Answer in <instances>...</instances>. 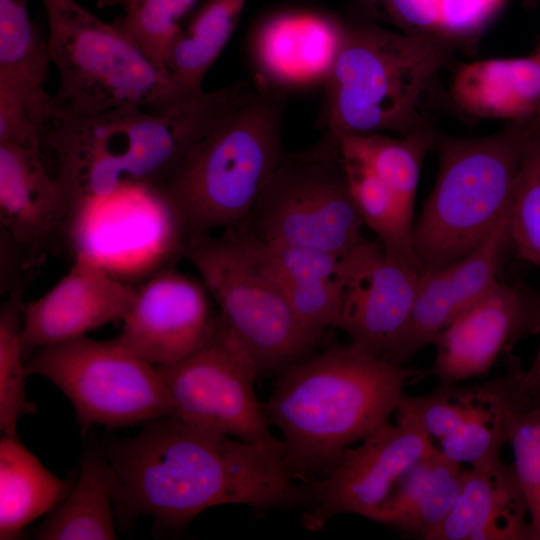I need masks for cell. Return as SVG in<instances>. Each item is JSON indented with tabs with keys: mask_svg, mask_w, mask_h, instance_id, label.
<instances>
[{
	"mask_svg": "<svg viewBox=\"0 0 540 540\" xmlns=\"http://www.w3.org/2000/svg\"><path fill=\"white\" fill-rule=\"evenodd\" d=\"M263 273L281 292L313 340L319 342L329 327L335 328L342 307V288L336 277L329 280H293Z\"/></svg>",
	"mask_w": 540,
	"mask_h": 540,
	"instance_id": "836d02e7",
	"label": "cell"
},
{
	"mask_svg": "<svg viewBox=\"0 0 540 540\" xmlns=\"http://www.w3.org/2000/svg\"><path fill=\"white\" fill-rule=\"evenodd\" d=\"M336 136L287 153L248 219L240 225L255 237L301 245L343 257L363 238Z\"/></svg>",
	"mask_w": 540,
	"mask_h": 540,
	"instance_id": "ba28073f",
	"label": "cell"
},
{
	"mask_svg": "<svg viewBox=\"0 0 540 540\" xmlns=\"http://www.w3.org/2000/svg\"><path fill=\"white\" fill-rule=\"evenodd\" d=\"M525 370L518 364L487 382L438 385L420 396L404 394L397 410L413 417L449 459L470 466L500 459L513 414L530 407Z\"/></svg>",
	"mask_w": 540,
	"mask_h": 540,
	"instance_id": "4fadbf2b",
	"label": "cell"
},
{
	"mask_svg": "<svg viewBox=\"0 0 540 540\" xmlns=\"http://www.w3.org/2000/svg\"><path fill=\"white\" fill-rule=\"evenodd\" d=\"M535 53L538 56V58L540 59V45L538 46ZM537 120L540 122V109H539V112H538V115H537Z\"/></svg>",
	"mask_w": 540,
	"mask_h": 540,
	"instance_id": "74e56055",
	"label": "cell"
},
{
	"mask_svg": "<svg viewBox=\"0 0 540 540\" xmlns=\"http://www.w3.org/2000/svg\"><path fill=\"white\" fill-rule=\"evenodd\" d=\"M464 468L434 448L418 460L370 520L432 540L449 515Z\"/></svg>",
	"mask_w": 540,
	"mask_h": 540,
	"instance_id": "cb8c5ba5",
	"label": "cell"
},
{
	"mask_svg": "<svg viewBox=\"0 0 540 540\" xmlns=\"http://www.w3.org/2000/svg\"><path fill=\"white\" fill-rule=\"evenodd\" d=\"M102 450L116 475L121 530L145 514L156 527L179 528L219 505L268 510L307 498L281 457L175 415L147 421L135 436L110 439Z\"/></svg>",
	"mask_w": 540,
	"mask_h": 540,
	"instance_id": "6da1fadb",
	"label": "cell"
},
{
	"mask_svg": "<svg viewBox=\"0 0 540 540\" xmlns=\"http://www.w3.org/2000/svg\"><path fill=\"white\" fill-rule=\"evenodd\" d=\"M508 222L509 217L468 254L421 273L410 316L388 355L389 362L404 365L433 345L442 330L497 281L509 243Z\"/></svg>",
	"mask_w": 540,
	"mask_h": 540,
	"instance_id": "d6986e66",
	"label": "cell"
},
{
	"mask_svg": "<svg viewBox=\"0 0 540 540\" xmlns=\"http://www.w3.org/2000/svg\"><path fill=\"white\" fill-rule=\"evenodd\" d=\"M254 81L249 100L196 144L167 179L147 190L186 236L242 225L286 154L287 92Z\"/></svg>",
	"mask_w": 540,
	"mask_h": 540,
	"instance_id": "277c9868",
	"label": "cell"
},
{
	"mask_svg": "<svg viewBox=\"0 0 540 540\" xmlns=\"http://www.w3.org/2000/svg\"><path fill=\"white\" fill-rule=\"evenodd\" d=\"M48 48L59 75L57 116H88L123 106L159 113L188 95L114 22L75 0H41ZM55 117V118H56Z\"/></svg>",
	"mask_w": 540,
	"mask_h": 540,
	"instance_id": "52a82bcc",
	"label": "cell"
},
{
	"mask_svg": "<svg viewBox=\"0 0 540 540\" xmlns=\"http://www.w3.org/2000/svg\"><path fill=\"white\" fill-rule=\"evenodd\" d=\"M508 443L513 451V466L527 504L534 540H540V406H530L513 414Z\"/></svg>",
	"mask_w": 540,
	"mask_h": 540,
	"instance_id": "e575fe53",
	"label": "cell"
},
{
	"mask_svg": "<svg viewBox=\"0 0 540 540\" xmlns=\"http://www.w3.org/2000/svg\"><path fill=\"white\" fill-rule=\"evenodd\" d=\"M538 333L540 296L497 279L438 335L425 377L451 385L481 375L519 339Z\"/></svg>",
	"mask_w": 540,
	"mask_h": 540,
	"instance_id": "9a60e30c",
	"label": "cell"
},
{
	"mask_svg": "<svg viewBox=\"0 0 540 540\" xmlns=\"http://www.w3.org/2000/svg\"><path fill=\"white\" fill-rule=\"evenodd\" d=\"M99 7L123 6L125 11L133 8L139 0H96Z\"/></svg>",
	"mask_w": 540,
	"mask_h": 540,
	"instance_id": "8d00e7d4",
	"label": "cell"
},
{
	"mask_svg": "<svg viewBox=\"0 0 540 540\" xmlns=\"http://www.w3.org/2000/svg\"><path fill=\"white\" fill-rule=\"evenodd\" d=\"M526 3L528 4H534L536 2V0H525Z\"/></svg>",
	"mask_w": 540,
	"mask_h": 540,
	"instance_id": "f35d334b",
	"label": "cell"
},
{
	"mask_svg": "<svg viewBox=\"0 0 540 540\" xmlns=\"http://www.w3.org/2000/svg\"><path fill=\"white\" fill-rule=\"evenodd\" d=\"M136 292L137 288L122 282L93 256L78 254L68 273L54 287L23 304L25 356L123 320Z\"/></svg>",
	"mask_w": 540,
	"mask_h": 540,
	"instance_id": "e0dca14e",
	"label": "cell"
},
{
	"mask_svg": "<svg viewBox=\"0 0 540 540\" xmlns=\"http://www.w3.org/2000/svg\"><path fill=\"white\" fill-rule=\"evenodd\" d=\"M389 421L349 447L337 464L307 491L302 524L319 531L334 517H370L407 472L433 448L431 437L409 414L396 410Z\"/></svg>",
	"mask_w": 540,
	"mask_h": 540,
	"instance_id": "7c38bea8",
	"label": "cell"
},
{
	"mask_svg": "<svg viewBox=\"0 0 540 540\" xmlns=\"http://www.w3.org/2000/svg\"><path fill=\"white\" fill-rule=\"evenodd\" d=\"M247 0H208L172 43L166 68L187 94L203 91V80L229 41Z\"/></svg>",
	"mask_w": 540,
	"mask_h": 540,
	"instance_id": "4316f807",
	"label": "cell"
},
{
	"mask_svg": "<svg viewBox=\"0 0 540 540\" xmlns=\"http://www.w3.org/2000/svg\"><path fill=\"white\" fill-rule=\"evenodd\" d=\"M255 87L254 80H241L203 90L159 113L129 105L95 115L60 116L45 136L57 156L56 178L76 207L128 187L150 190L247 102Z\"/></svg>",
	"mask_w": 540,
	"mask_h": 540,
	"instance_id": "7a4b0ae2",
	"label": "cell"
},
{
	"mask_svg": "<svg viewBox=\"0 0 540 540\" xmlns=\"http://www.w3.org/2000/svg\"><path fill=\"white\" fill-rule=\"evenodd\" d=\"M369 22L382 21L409 34L450 42L456 35L466 0H358Z\"/></svg>",
	"mask_w": 540,
	"mask_h": 540,
	"instance_id": "4dcf8cb0",
	"label": "cell"
},
{
	"mask_svg": "<svg viewBox=\"0 0 540 540\" xmlns=\"http://www.w3.org/2000/svg\"><path fill=\"white\" fill-rule=\"evenodd\" d=\"M115 491L116 475L103 450H90L82 458L72 490L47 513L35 539H117Z\"/></svg>",
	"mask_w": 540,
	"mask_h": 540,
	"instance_id": "d4e9b609",
	"label": "cell"
},
{
	"mask_svg": "<svg viewBox=\"0 0 540 540\" xmlns=\"http://www.w3.org/2000/svg\"><path fill=\"white\" fill-rule=\"evenodd\" d=\"M198 271L225 325L259 375L278 376L316 350L285 298L251 260L230 229L187 234L181 248Z\"/></svg>",
	"mask_w": 540,
	"mask_h": 540,
	"instance_id": "9c48e42d",
	"label": "cell"
},
{
	"mask_svg": "<svg viewBox=\"0 0 540 540\" xmlns=\"http://www.w3.org/2000/svg\"><path fill=\"white\" fill-rule=\"evenodd\" d=\"M26 286L11 288L0 308V429L2 435L10 437H17L21 417L37 412V405L25 391L22 297Z\"/></svg>",
	"mask_w": 540,
	"mask_h": 540,
	"instance_id": "f546056e",
	"label": "cell"
},
{
	"mask_svg": "<svg viewBox=\"0 0 540 540\" xmlns=\"http://www.w3.org/2000/svg\"><path fill=\"white\" fill-rule=\"evenodd\" d=\"M508 231L517 255L540 268V130L516 179Z\"/></svg>",
	"mask_w": 540,
	"mask_h": 540,
	"instance_id": "d6a6232c",
	"label": "cell"
},
{
	"mask_svg": "<svg viewBox=\"0 0 540 540\" xmlns=\"http://www.w3.org/2000/svg\"><path fill=\"white\" fill-rule=\"evenodd\" d=\"M411 369L352 345L312 352L277 376L263 404L282 435L283 460L298 481L324 477L354 443L389 421Z\"/></svg>",
	"mask_w": 540,
	"mask_h": 540,
	"instance_id": "3957f363",
	"label": "cell"
},
{
	"mask_svg": "<svg viewBox=\"0 0 540 540\" xmlns=\"http://www.w3.org/2000/svg\"><path fill=\"white\" fill-rule=\"evenodd\" d=\"M336 138L344 158L371 169L414 212L422 164L428 151L435 148L436 136L432 130L409 136L372 133Z\"/></svg>",
	"mask_w": 540,
	"mask_h": 540,
	"instance_id": "83f0119b",
	"label": "cell"
},
{
	"mask_svg": "<svg viewBox=\"0 0 540 540\" xmlns=\"http://www.w3.org/2000/svg\"><path fill=\"white\" fill-rule=\"evenodd\" d=\"M25 370L67 396L83 432L94 425L117 428L175 415L158 367L114 339L82 336L38 348Z\"/></svg>",
	"mask_w": 540,
	"mask_h": 540,
	"instance_id": "30bf717a",
	"label": "cell"
},
{
	"mask_svg": "<svg viewBox=\"0 0 540 540\" xmlns=\"http://www.w3.org/2000/svg\"><path fill=\"white\" fill-rule=\"evenodd\" d=\"M421 273L363 239L340 259L342 307L335 328L353 347L387 361L410 316Z\"/></svg>",
	"mask_w": 540,
	"mask_h": 540,
	"instance_id": "5bb4252c",
	"label": "cell"
},
{
	"mask_svg": "<svg viewBox=\"0 0 540 540\" xmlns=\"http://www.w3.org/2000/svg\"><path fill=\"white\" fill-rule=\"evenodd\" d=\"M450 94L469 116L528 121L540 109V59L533 53L463 64L454 74Z\"/></svg>",
	"mask_w": 540,
	"mask_h": 540,
	"instance_id": "7402d4cb",
	"label": "cell"
},
{
	"mask_svg": "<svg viewBox=\"0 0 540 540\" xmlns=\"http://www.w3.org/2000/svg\"><path fill=\"white\" fill-rule=\"evenodd\" d=\"M201 279L164 269L137 288L114 339L155 365L174 364L195 351L212 332L218 311Z\"/></svg>",
	"mask_w": 540,
	"mask_h": 540,
	"instance_id": "2e32d148",
	"label": "cell"
},
{
	"mask_svg": "<svg viewBox=\"0 0 540 540\" xmlns=\"http://www.w3.org/2000/svg\"><path fill=\"white\" fill-rule=\"evenodd\" d=\"M50 62L27 0H0V103L25 111L43 128L57 115L45 90Z\"/></svg>",
	"mask_w": 540,
	"mask_h": 540,
	"instance_id": "603a6c76",
	"label": "cell"
},
{
	"mask_svg": "<svg viewBox=\"0 0 540 540\" xmlns=\"http://www.w3.org/2000/svg\"><path fill=\"white\" fill-rule=\"evenodd\" d=\"M432 540H534L513 464L464 469L453 507Z\"/></svg>",
	"mask_w": 540,
	"mask_h": 540,
	"instance_id": "44dd1931",
	"label": "cell"
},
{
	"mask_svg": "<svg viewBox=\"0 0 540 540\" xmlns=\"http://www.w3.org/2000/svg\"><path fill=\"white\" fill-rule=\"evenodd\" d=\"M440 38L389 30L369 21L345 22L324 84L322 125L335 136L431 130L422 103L449 61Z\"/></svg>",
	"mask_w": 540,
	"mask_h": 540,
	"instance_id": "5b68a950",
	"label": "cell"
},
{
	"mask_svg": "<svg viewBox=\"0 0 540 540\" xmlns=\"http://www.w3.org/2000/svg\"><path fill=\"white\" fill-rule=\"evenodd\" d=\"M157 367L172 399L175 416L283 459L282 441L272 433L264 406L254 391L257 367L219 312L202 345L174 364Z\"/></svg>",
	"mask_w": 540,
	"mask_h": 540,
	"instance_id": "8fae6325",
	"label": "cell"
},
{
	"mask_svg": "<svg viewBox=\"0 0 540 540\" xmlns=\"http://www.w3.org/2000/svg\"><path fill=\"white\" fill-rule=\"evenodd\" d=\"M1 237L37 264L71 235L65 193L46 170L39 149L0 143Z\"/></svg>",
	"mask_w": 540,
	"mask_h": 540,
	"instance_id": "ac0fdd59",
	"label": "cell"
},
{
	"mask_svg": "<svg viewBox=\"0 0 540 540\" xmlns=\"http://www.w3.org/2000/svg\"><path fill=\"white\" fill-rule=\"evenodd\" d=\"M524 386L532 406H540V346L536 357L524 374Z\"/></svg>",
	"mask_w": 540,
	"mask_h": 540,
	"instance_id": "d590c367",
	"label": "cell"
},
{
	"mask_svg": "<svg viewBox=\"0 0 540 540\" xmlns=\"http://www.w3.org/2000/svg\"><path fill=\"white\" fill-rule=\"evenodd\" d=\"M229 229L251 260L266 273L293 280H329L336 277L341 257L330 252L262 240L241 226Z\"/></svg>",
	"mask_w": 540,
	"mask_h": 540,
	"instance_id": "1f68e13d",
	"label": "cell"
},
{
	"mask_svg": "<svg viewBox=\"0 0 540 540\" xmlns=\"http://www.w3.org/2000/svg\"><path fill=\"white\" fill-rule=\"evenodd\" d=\"M539 130L535 117L480 138L436 136L437 178L413 227L421 272L468 254L509 217L521 164Z\"/></svg>",
	"mask_w": 540,
	"mask_h": 540,
	"instance_id": "8992f818",
	"label": "cell"
},
{
	"mask_svg": "<svg viewBox=\"0 0 540 540\" xmlns=\"http://www.w3.org/2000/svg\"><path fill=\"white\" fill-rule=\"evenodd\" d=\"M76 478H59L18 439L0 441V539H18L31 522L61 502Z\"/></svg>",
	"mask_w": 540,
	"mask_h": 540,
	"instance_id": "484cf974",
	"label": "cell"
},
{
	"mask_svg": "<svg viewBox=\"0 0 540 540\" xmlns=\"http://www.w3.org/2000/svg\"><path fill=\"white\" fill-rule=\"evenodd\" d=\"M343 158L355 205L367 225L391 257L420 269L413 250L414 212L364 164Z\"/></svg>",
	"mask_w": 540,
	"mask_h": 540,
	"instance_id": "f1b7e54d",
	"label": "cell"
},
{
	"mask_svg": "<svg viewBox=\"0 0 540 540\" xmlns=\"http://www.w3.org/2000/svg\"><path fill=\"white\" fill-rule=\"evenodd\" d=\"M344 28L345 21L316 10L289 9L271 14L253 37L255 78L285 92L324 85Z\"/></svg>",
	"mask_w": 540,
	"mask_h": 540,
	"instance_id": "ffe728a7",
	"label": "cell"
}]
</instances>
